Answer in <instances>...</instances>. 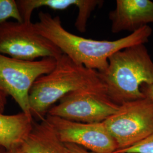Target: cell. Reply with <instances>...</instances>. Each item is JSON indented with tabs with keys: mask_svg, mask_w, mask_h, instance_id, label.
Here are the masks:
<instances>
[{
	"mask_svg": "<svg viewBox=\"0 0 153 153\" xmlns=\"http://www.w3.org/2000/svg\"><path fill=\"white\" fill-rule=\"evenodd\" d=\"M39 21L33 23L36 30L57 46L63 54L76 64L98 72L106 69L109 57L121 49L149 42L152 34L149 26L139 29L126 37L113 41L83 38L68 31L60 16H52L40 11Z\"/></svg>",
	"mask_w": 153,
	"mask_h": 153,
	"instance_id": "cell-1",
	"label": "cell"
},
{
	"mask_svg": "<svg viewBox=\"0 0 153 153\" xmlns=\"http://www.w3.org/2000/svg\"><path fill=\"white\" fill-rule=\"evenodd\" d=\"M80 90L107 94L98 71L76 64L62 53L56 59L55 68L40 76L31 88L29 104L33 119L44 120L55 103L68 93Z\"/></svg>",
	"mask_w": 153,
	"mask_h": 153,
	"instance_id": "cell-2",
	"label": "cell"
},
{
	"mask_svg": "<svg viewBox=\"0 0 153 153\" xmlns=\"http://www.w3.org/2000/svg\"><path fill=\"white\" fill-rule=\"evenodd\" d=\"M99 76L109 98L118 105L145 97L143 85H153V61L145 44L116 52Z\"/></svg>",
	"mask_w": 153,
	"mask_h": 153,
	"instance_id": "cell-3",
	"label": "cell"
},
{
	"mask_svg": "<svg viewBox=\"0 0 153 153\" xmlns=\"http://www.w3.org/2000/svg\"><path fill=\"white\" fill-rule=\"evenodd\" d=\"M56 64V59L51 57L22 60L0 53V90L11 96L22 112L31 116L29 104L31 88L40 76L52 71Z\"/></svg>",
	"mask_w": 153,
	"mask_h": 153,
	"instance_id": "cell-4",
	"label": "cell"
},
{
	"mask_svg": "<svg viewBox=\"0 0 153 153\" xmlns=\"http://www.w3.org/2000/svg\"><path fill=\"white\" fill-rule=\"evenodd\" d=\"M103 123L117 150L133 146L153 132V101L145 97L121 104Z\"/></svg>",
	"mask_w": 153,
	"mask_h": 153,
	"instance_id": "cell-5",
	"label": "cell"
},
{
	"mask_svg": "<svg viewBox=\"0 0 153 153\" xmlns=\"http://www.w3.org/2000/svg\"><path fill=\"white\" fill-rule=\"evenodd\" d=\"M0 53L16 59L34 61L42 57L57 59L60 49L36 30L33 22L0 23Z\"/></svg>",
	"mask_w": 153,
	"mask_h": 153,
	"instance_id": "cell-6",
	"label": "cell"
},
{
	"mask_svg": "<svg viewBox=\"0 0 153 153\" xmlns=\"http://www.w3.org/2000/svg\"><path fill=\"white\" fill-rule=\"evenodd\" d=\"M119 106L107 94L80 90L65 95L47 115L79 123H98L115 114Z\"/></svg>",
	"mask_w": 153,
	"mask_h": 153,
	"instance_id": "cell-7",
	"label": "cell"
},
{
	"mask_svg": "<svg viewBox=\"0 0 153 153\" xmlns=\"http://www.w3.org/2000/svg\"><path fill=\"white\" fill-rule=\"evenodd\" d=\"M45 119L64 143L76 145L95 153H114L118 149L103 122L84 123L49 115Z\"/></svg>",
	"mask_w": 153,
	"mask_h": 153,
	"instance_id": "cell-8",
	"label": "cell"
},
{
	"mask_svg": "<svg viewBox=\"0 0 153 153\" xmlns=\"http://www.w3.org/2000/svg\"><path fill=\"white\" fill-rule=\"evenodd\" d=\"M109 18L112 33H134L153 23V1L117 0L115 9L109 13Z\"/></svg>",
	"mask_w": 153,
	"mask_h": 153,
	"instance_id": "cell-9",
	"label": "cell"
},
{
	"mask_svg": "<svg viewBox=\"0 0 153 153\" xmlns=\"http://www.w3.org/2000/svg\"><path fill=\"white\" fill-rule=\"evenodd\" d=\"M18 7L23 22H31L33 10L42 7L53 10H65L76 6L78 13L74 23L76 30L80 33L86 31L88 21L91 13L97 7L102 5L104 1L100 0H18Z\"/></svg>",
	"mask_w": 153,
	"mask_h": 153,
	"instance_id": "cell-10",
	"label": "cell"
},
{
	"mask_svg": "<svg viewBox=\"0 0 153 153\" xmlns=\"http://www.w3.org/2000/svg\"><path fill=\"white\" fill-rule=\"evenodd\" d=\"M21 146L25 153H70L45 118L34 121L31 131Z\"/></svg>",
	"mask_w": 153,
	"mask_h": 153,
	"instance_id": "cell-11",
	"label": "cell"
},
{
	"mask_svg": "<svg viewBox=\"0 0 153 153\" xmlns=\"http://www.w3.org/2000/svg\"><path fill=\"white\" fill-rule=\"evenodd\" d=\"M35 120L21 112L14 115L0 114V146L6 150L20 146L33 128Z\"/></svg>",
	"mask_w": 153,
	"mask_h": 153,
	"instance_id": "cell-12",
	"label": "cell"
},
{
	"mask_svg": "<svg viewBox=\"0 0 153 153\" xmlns=\"http://www.w3.org/2000/svg\"><path fill=\"white\" fill-rule=\"evenodd\" d=\"M13 18L18 22H23L16 1L0 0V23Z\"/></svg>",
	"mask_w": 153,
	"mask_h": 153,
	"instance_id": "cell-13",
	"label": "cell"
},
{
	"mask_svg": "<svg viewBox=\"0 0 153 153\" xmlns=\"http://www.w3.org/2000/svg\"><path fill=\"white\" fill-rule=\"evenodd\" d=\"M114 153H153V132L136 145L124 149L117 150Z\"/></svg>",
	"mask_w": 153,
	"mask_h": 153,
	"instance_id": "cell-14",
	"label": "cell"
},
{
	"mask_svg": "<svg viewBox=\"0 0 153 153\" xmlns=\"http://www.w3.org/2000/svg\"><path fill=\"white\" fill-rule=\"evenodd\" d=\"M65 144L67 148L68 149L70 153H95L90 152L87 149L76 145L71 144V143H65Z\"/></svg>",
	"mask_w": 153,
	"mask_h": 153,
	"instance_id": "cell-15",
	"label": "cell"
},
{
	"mask_svg": "<svg viewBox=\"0 0 153 153\" xmlns=\"http://www.w3.org/2000/svg\"><path fill=\"white\" fill-rule=\"evenodd\" d=\"M141 89L145 97L148 98L153 101V85H143L141 86Z\"/></svg>",
	"mask_w": 153,
	"mask_h": 153,
	"instance_id": "cell-16",
	"label": "cell"
},
{
	"mask_svg": "<svg viewBox=\"0 0 153 153\" xmlns=\"http://www.w3.org/2000/svg\"><path fill=\"white\" fill-rule=\"evenodd\" d=\"M7 95L0 90V114H4L7 104Z\"/></svg>",
	"mask_w": 153,
	"mask_h": 153,
	"instance_id": "cell-17",
	"label": "cell"
},
{
	"mask_svg": "<svg viewBox=\"0 0 153 153\" xmlns=\"http://www.w3.org/2000/svg\"><path fill=\"white\" fill-rule=\"evenodd\" d=\"M21 146L16 147V148L11 149L10 150H5V151L4 153H25V152L23 150Z\"/></svg>",
	"mask_w": 153,
	"mask_h": 153,
	"instance_id": "cell-18",
	"label": "cell"
},
{
	"mask_svg": "<svg viewBox=\"0 0 153 153\" xmlns=\"http://www.w3.org/2000/svg\"><path fill=\"white\" fill-rule=\"evenodd\" d=\"M5 150L6 149L5 148H4L3 147H2V146H0V153H4V152L5 151Z\"/></svg>",
	"mask_w": 153,
	"mask_h": 153,
	"instance_id": "cell-19",
	"label": "cell"
}]
</instances>
